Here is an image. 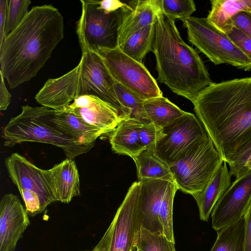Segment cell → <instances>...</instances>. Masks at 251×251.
I'll return each instance as SVG.
<instances>
[{"label":"cell","mask_w":251,"mask_h":251,"mask_svg":"<svg viewBox=\"0 0 251 251\" xmlns=\"http://www.w3.org/2000/svg\"><path fill=\"white\" fill-rule=\"evenodd\" d=\"M207 19L221 29L235 15L241 11L251 12V0H212Z\"/></svg>","instance_id":"obj_25"},{"label":"cell","mask_w":251,"mask_h":251,"mask_svg":"<svg viewBox=\"0 0 251 251\" xmlns=\"http://www.w3.org/2000/svg\"><path fill=\"white\" fill-rule=\"evenodd\" d=\"M182 22L188 41L214 64H226L251 70V59L206 18L191 16Z\"/></svg>","instance_id":"obj_6"},{"label":"cell","mask_w":251,"mask_h":251,"mask_svg":"<svg viewBox=\"0 0 251 251\" xmlns=\"http://www.w3.org/2000/svg\"><path fill=\"white\" fill-rule=\"evenodd\" d=\"M234 45L251 59V38L230 23H227L221 29Z\"/></svg>","instance_id":"obj_31"},{"label":"cell","mask_w":251,"mask_h":251,"mask_svg":"<svg viewBox=\"0 0 251 251\" xmlns=\"http://www.w3.org/2000/svg\"><path fill=\"white\" fill-rule=\"evenodd\" d=\"M114 88L118 100L128 112L130 118L139 120L144 100L117 81Z\"/></svg>","instance_id":"obj_29"},{"label":"cell","mask_w":251,"mask_h":251,"mask_svg":"<svg viewBox=\"0 0 251 251\" xmlns=\"http://www.w3.org/2000/svg\"><path fill=\"white\" fill-rule=\"evenodd\" d=\"M245 217V251H251V201Z\"/></svg>","instance_id":"obj_36"},{"label":"cell","mask_w":251,"mask_h":251,"mask_svg":"<svg viewBox=\"0 0 251 251\" xmlns=\"http://www.w3.org/2000/svg\"><path fill=\"white\" fill-rule=\"evenodd\" d=\"M4 162L8 175L18 188L29 216L43 212L49 204L56 201L43 169L17 152L6 157Z\"/></svg>","instance_id":"obj_7"},{"label":"cell","mask_w":251,"mask_h":251,"mask_svg":"<svg viewBox=\"0 0 251 251\" xmlns=\"http://www.w3.org/2000/svg\"><path fill=\"white\" fill-rule=\"evenodd\" d=\"M30 225L29 215L18 197L5 194L0 202V251H14Z\"/></svg>","instance_id":"obj_15"},{"label":"cell","mask_w":251,"mask_h":251,"mask_svg":"<svg viewBox=\"0 0 251 251\" xmlns=\"http://www.w3.org/2000/svg\"><path fill=\"white\" fill-rule=\"evenodd\" d=\"M186 112L162 96L144 100L139 120L164 127Z\"/></svg>","instance_id":"obj_22"},{"label":"cell","mask_w":251,"mask_h":251,"mask_svg":"<svg viewBox=\"0 0 251 251\" xmlns=\"http://www.w3.org/2000/svg\"><path fill=\"white\" fill-rule=\"evenodd\" d=\"M139 135L141 142L145 149L154 147L165 135L163 127L154 123L146 122H143Z\"/></svg>","instance_id":"obj_32"},{"label":"cell","mask_w":251,"mask_h":251,"mask_svg":"<svg viewBox=\"0 0 251 251\" xmlns=\"http://www.w3.org/2000/svg\"><path fill=\"white\" fill-rule=\"evenodd\" d=\"M143 122L129 118L122 121L112 131L109 138L111 149L116 153L132 158L144 150L140 138Z\"/></svg>","instance_id":"obj_19"},{"label":"cell","mask_w":251,"mask_h":251,"mask_svg":"<svg viewBox=\"0 0 251 251\" xmlns=\"http://www.w3.org/2000/svg\"><path fill=\"white\" fill-rule=\"evenodd\" d=\"M163 130L165 135L155 144L153 149L156 155L168 165L208 135L197 117L187 112L163 127Z\"/></svg>","instance_id":"obj_12"},{"label":"cell","mask_w":251,"mask_h":251,"mask_svg":"<svg viewBox=\"0 0 251 251\" xmlns=\"http://www.w3.org/2000/svg\"><path fill=\"white\" fill-rule=\"evenodd\" d=\"M227 163L224 161L204 190L193 197L198 205L200 219L207 222L215 204L231 185Z\"/></svg>","instance_id":"obj_20"},{"label":"cell","mask_w":251,"mask_h":251,"mask_svg":"<svg viewBox=\"0 0 251 251\" xmlns=\"http://www.w3.org/2000/svg\"><path fill=\"white\" fill-rule=\"evenodd\" d=\"M175 244L163 234L153 233L142 227L136 233L134 241L136 251H176Z\"/></svg>","instance_id":"obj_27"},{"label":"cell","mask_w":251,"mask_h":251,"mask_svg":"<svg viewBox=\"0 0 251 251\" xmlns=\"http://www.w3.org/2000/svg\"><path fill=\"white\" fill-rule=\"evenodd\" d=\"M63 37L59 10L50 4L33 7L0 45V71L10 88L35 76Z\"/></svg>","instance_id":"obj_2"},{"label":"cell","mask_w":251,"mask_h":251,"mask_svg":"<svg viewBox=\"0 0 251 251\" xmlns=\"http://www.w3.org/2000/svg\"><path fill=\"white\" fill-rule=\"evenodd\" d=\"M82 55L76 66L80 96H94L114 107L123 118L129 116L117 97L112 76L103 59L96 50L79 42Z\"/></svg>","instance_id":"obj_9"},{"label":"cell","mask_w":251,"mask_h":251,"mask_svg":"<svg viewBox=\"0 0 251 251\" xmlns=\"http://www.w3.org/2000/svg\"><path fill=\"white\" fill-rule=\"evenodd\" d=\"M158 5L164 14L174 20L188 18L196 10L193 0H158Z\"/></svg>","instance_id":"obj_28"},{"label":"cell","mask_w":251,"mask_h":251,"mask_svg":"<svg viewBox=\"0 0 251 251\" xmlns=\"http://www.w3.org/2000/svg\"><path fill=\"white\" fill-rule=\"evenodd\" d=\"M99 7L107 12H114L123 8L126 4L118 0H103L98 1Z\"/></svg>","instance_id":"obj_38"},{"label":"cell","mask_w":251,"mask_h":251,"mask_svg":"<svg viewBox=\"0 0 251 251\" xmlns=\"http://www.w3.org/2000/svg\"><path fill=\"white\" fill-rule=\"evenodd\" d=\"M227 23L235 26L251 38V12H240Z\"/></svg>","instance_id":"obj_34"},{"label":"cell","mask_w":251,"mask_h":251,"mask_svg":"<svg viewBox=\"0 0 251 251\" xmlns=\"http://www.w3.org/2000/svg\"><path fill=\"white\" fill-rule=\"evenodd\" d=\"M159 8L158 0H132L126 3L119 29V47L140 29L154 24Z\"/></svg>","instance_id":"obj_18"},{"label":"cell","mask_w":251,"mask_h":251,"mask_svg":"<svg viewBox=\"0 0 251 251\" xmlns=\"http://www.w3.org/2000/svg\"><path fill=\"white\" fill-rule=\"evenodd\" d=\"M55 109L45 106H22V112L11 118L2 137L7 147L25 142L49 144L63 150L67 158L74 159L88 152L94 145H83L66 134L52 121Z\"/></svg>","instance_id":"obj_4"},{"label":"cell","mask_w":251,"mask_h":251,"mask_svg":"<svg viewBox=\"0 0 251 251\" xmlns=\"http://www.w3.org/2000/svg\"><path fill=\"white\" fill-rule=\"evenodd\" d=\"M52 120L62 130L83 145H95L96 139L103 134L85 123L69 106L62 110H55Z\"/></svg>","instance_id":"obj_21"},{"label":"cell","mask_w":251,"mask_h":251,"mask_svg":"<svg viewBox=\"0 0 251 251\" xmlns=\"http://www.w3.org/2000/svg\"><path fill=\"white\" fill-rule=\"evenodd\" d=\"M132 158L136 165L138 180L163 179L174 181L169 165L156 155L153 147L145 149Z\"/></svg>","instance_id":"obj_23"},{"label":"cell","mask_w":251,"mask_h":251,"mask_svg":"<svg viewBox=\"0 0 251 251\" xmlns=\"http://www.w3.org/2000/svg\"><path fill=\"white\" fill-rule=\"evenodd\" d=\"M98 1L80 0L81 14L76 28L79 42L93 50L117 48L124 7L109 12L100 8Z\"/></svg>","instance_id":"obj_8"},{"label":"cell","mask_w":251,"mask_h":251,"mask_svg":"<svg viewBox=\"0 0 251 251\" xmlns=\"http://www.w3.org/2000/svg\"><path fill=\"white\" fill-rule=\"evenodd\" d=\"M139 182L133 183L106 232L91 250L84 251H133L137 222Z\"/></svg>","instance_id":"obj_11"},{"label":"cell","mask_w":251,"mask_h":251,"mask_svg":"<svg viewBox=\"0 0 251 251\" xmlns=\"http://www.w3.org/2000/svg\"><path fill=\"white\" fill-rule=\"evenodd\" d=\"M95 50L101 56L115 81L142 100L163 96L156 80L143 63L125 54L119 47Z\"/></svg>","instance_id":"obj_10"},{"label":"cell","mask_w":251,"mask_h":251,"mask_svg":"<svg viewBox=\"0 0 251 251\" xmlns=\"http://www.w3.org/2000/svg\"><path fill=\"white\" fill-rule=\"evenodd\" d=\"M29 0H9L5 28V37L11 33L28 13Z\"/></svg>","instance_id":"obj_30"},{"label":"cell","mask_w":251,"mask_h":251,"mask_svg":"<svg viewBox=\"0 0 251 251\" xmlns=\"http://www.w3.org/2000/svg\"><path fill=\"white\" fill-rule=\"evenodd\" d=\"M192 102L197 118L229 166L251 140V77L212 82Z\"/></svg>","instance_id":"obj_1"},{"label":"cell","mask_w":251,"mask_h":251,"mask_svg":"<svg viewBox=\"0 0 251 251\" xmlns=\"http://www.w3.org/2000/svg\"><path fill=\"white\" fill-rule=\"evenodd\" d=\"M175 21L159 8L151 50L155 57L157 78L174 93L192 102L212 82L198 52L181 38Z\"/></svg>","instance_id":"obj_3"},{"label":"cell","mask_w":251,"mask_h":251,"mask_svg":"<svg viewBox=\"0 0 251 251\" xmlns=\"http://www.w3.org/2000/svg\"><path fill=\"white\" fill-rule=\"evenodd\" d=\"M69 107L85 123L103 134L112 131L125 119L114 107L94 96H80Z\"/></svg>","instance_id":"obj_16"},{"label":"cell","mask_w":251,"mask_h":251,"mask_svg":"<svg viewBox=\"0 0 251 251\" xmlns=\"http://www.w3.org/2000/svg\"><path fill=\"white\" fill-rule=\"evenodd\" d=\"M216 231L217 237L210 251H245V216Z\"/></svg>","instance_id":"obj_24"},{"label":"cell","mask_w":251,"mask_h":251,"mask_svg":"<svg viewBox=\"0 0 251 251\" xmlns=\"http://www.w3.org/2000/svg\"><path fill=\"white\" fill-rule=\"evenodd\" d=\"M139 182L137 222L141 227L150 232L163 234L159 213L165 196L175 183L163 179H145Z\"/></svg>","instance_id":"obj_14"},{"label":"cell","mask_w":251,"mask_h":251,"mask_svg":"<svg viewBox=\"0 0 251 251\" xmlns=\"http://www.w3.org/2000/svg\"><path fill=\"white\" fill-rule=\"evenodd\" d=\"M43 172L56 201L69 203L80 195L79 175L73 159L66 158Z\"/></svg>","instance_id":"obj_17"},{"label":"cell","mask_w":251,"mask_h":251,"mask_svg":"<svg viewBox=\"0 0 251 251\" xmlns=\"http://www.w3.org/2000/svg\"><path fill=\"white\" fill-rule=\"evenodd\" d=\"M251 155V140L238 151L229 165L230 175L236 177L242 174L244 166Z\"/></svg>","instance_id":"obj_33"},{"label":"cell","mask_w":251,"mask_h":251,"mask_svg":"<svg viewBox=\"0 0 251 251\" xmlns=\"http://www.w3.org/2000/svg\"><path fill=\"white\" fill-rule=\"evenodd\" d=\"M250 169H251V155L249 157L244 166L243 173Z\"/></svg>","instance_id":"obj_39"},{"label":"cell","mask_w":251,"mask_h":251,"mask_svg":"<svg viewBox=\"0 0 251 251\" xmlns=\"http://www.w3.org/2000/svg\"><path fill=\"white\" fill-rule=\"evenodd\" d=\"M154 24L146 26L130 36L119 48L126 55L142 63L145 56L152 50Z\"/></svg>","instance_id":"obj_26"},{"label":"cell","mask_w":251,"mask_h":251,"mask_svg":"<svg viewBox=\"0 0 251 251\" xmlns=\"http://www.w3.org/2000/svg\"><path fill=\"white\" fill-rule=\"evenodd\" d=\"M224 162L208 135L169 166L178 189L194 197L204 190Z\"/></svg>","instance_id":"obj_5"},{"label":"cell","mask_w":251,"mask_h":251,"mask_svg":"<svg viewBox=\"0 0 251 251\" xmlns=\"http://www.w3.org/2000/svg\"><path fill=\"white\" fill-rule=\"evenodd\" d=\"M0 110H6L10 102L11 95L8 91L4 80V76L2 73L0 71Z\"/></svg>","instance_id":"obj_35"},{"label":"cell","mask_w":251,"mask_h":251,"mask_svg":"<svg viewBox=\"0 0 251 251\" xmlns=\"http://www.w3.org/2000/svg\"><path fill=\"white\" fill-rule=\"evenodd\" d=\"M251 201V169L236 177L211 212L212 226L217 231L245 215Z\"/></svg>","instance_id":"obj_13"},{"label":"cell","mask_w":251,"mask_h":251,"mask_svg":"<svg viewBox=\"0 0 251 251\" xmlns=\"http://www.w3.org/2000/svg\"><path fill=\"white\" fill-rule=\"evenodd\" d=\"M9 0H0V45L2 44L5 38L7 12Z\"/></svg>","instance_id":"obj_37"},{"label":"cell","mask_w":251,"mask_h":251,"mask_svg":"<svg viewBox=\"0 0 251 251\" xmlns=\"http://www.w3.org/2000/svg\"></svg>","instance_id":"obj_40"}]
</instances>
